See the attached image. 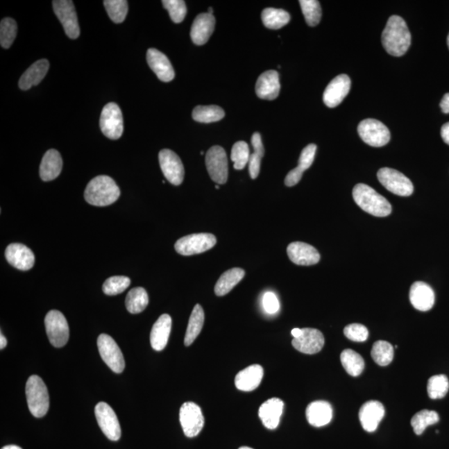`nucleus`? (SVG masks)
<instances>
[{
  "instance_id": "obj_1",
  "label": "nucleus",
  "mask_w": 449,
  "mask_h": 449,
  "mask_svg": "<svg viewBox=\"0 0 449 449\" xmlns=\"http://www.w3.org/2000/svg\"><path fill=\"white\" fill-rule=\"evenodd\" d=\"M382 43L386 51L394 57H401L408 51L411 44V33L401 17H390L382 35Z\"/></svg>"
},
{
  "instance_id": "obj_2",
  "label": "nucleus",
  "mask_w": 449,
  "mask_h": 449,
  "mask_svg": "<svg viewBox=\"0 0 449 449\" xmlns=\"http://www.w3.org/2000/svg\"><path fill=\"white\" fill-rule=\"evenodd\" d=\"M119 196V186L108 176H99L91 180L85 192L87 203L96 207H106L115 203Z\"/></svg>"
},
{
  "instance_id": "obj_3",
  "label": "nucleus",
  "mask_w": 449,
  "mask_h": 449,
  "mask_svg": "<svg viewBox=\"0 0 449 449\" xmlns=\"http://www.w3.org/2000/svg\"><path fill=\"white\" fill-rule=\"evenodd\" d=\"M353 197L356 204L363 211L373 216L384 217L392 212L391 204L389 201L366 184L356 185Z\"/></svg>"
},
{
  "instance_id": "obj_4",
  "label": "nucleus",
  "mask_w": 449,
  "mask_h": 449,
  "mask_svg": "<svg viewBox=\"0 0 449 449\" xmlns=\"http://www.w3.org/2000/svg\"><path fill=\"white\" fill-rule=\"evenodd\" d=\"M27 403L29 411L35 418L45 416L49 409V396L44 382L40 376L32 375L26 383Z\"/></svg>"
},
{
  "instance_id": "obj_5",
  "label": "nucleus",
  "mask_w": 449,
  "mask_h": 449,
  "mask_svg": "<svg viewBox=\"0 0 449 449\" xmlns=\"http://www.w3.org/2000/svg\"><path fill=\"white\" fill-rule=\"evenodd\" d=\"M49 341L54 347H64L69 341V327L65 316L58 310H51L44 320Z\"/></svg>"
},
{
  "instance_id": "obj_6",
  "label": "nucleus",
  "mask_w": 449,
  "mask_h": 449,
  "mask_svg": "<svg viewBox=\"0 0 449 449\" xmlns=\"http://www.w3.org/2000/svg\"><path fill=\"white\" fill-rule=\"evenodd\" d=\"M217 244V238L211 233L188 235L176 242L175 249L183 255H193L205 253Z\"/></svg>"
},
{
  "instance_id": "obj_7",
  "label": "nucleus",
  "mask_w": 449,
  "mask_h": 449,
  "mask_svg": "<svg viewBox=\"0 0 449 449\" xmlns=\"http://www.w3.org/2000/svg\"><path fill=\"white\" fill-rule=\"evenodd\" d=\"M101 131L112 140L119 139L124 133V117L119 105L109 103L100 117Z\"/></svg>"
},
{
  "instance_id": "obj_8",
  "label": "nucleus",
  "mask_w": 449,
  "mask_h": 449,
  "mask_svg": "<svg viewBox=\"0 0 449 449\" xmlns=\"http://www.w3.org/2000/svg\"><path fill=\"white\" fill-rule=\"evenodd\" d=\"M377 177L380 183L393 194L400 196H409L413 194L412 182L400 171L384 167L378 171Z\"/></svg>"
},
{
  "instance_id": "obj_9",
  "label": "nucleus",
  "mask_w": 449,
  "mask_h": 449,
  "mask_svg": "<svg viewBox=\"0 0 449 449\" xmlns=\"http://www.w3.org/2000/svg\"><path fill=\"white\" fill-rule=\"evenodd\" d=\"M359 135L365 144L380 148L385 146L390 140V132L387 127L381 121L368 119L363 120L359 124Z\"/></svg>"
},
{
  "instance_id": "obj_10",
  "label": "nucleus",
  "mask_w": 449,
  "mask_h": 449,
  "mask_svg": "<svg viewBox=\"0 0 449 449\" xmlns=\"http://www.w3.org/2000/svg\"><path fill=\"white\" fill-rule=\"evenodd\" d=\"M205 166L210 177L217 184H225L228 178V162L226 151L214 146L205 155Z\"/></svg>"
},
{
  "instance_id": "obj_11",
  "label": "nucleus",
  "mask_w": 449,
  "mask_h": 449,
  "mask_svg": "<svg viewBox=\"0 0 449 449\" xmlns=\"http://www.w3.org/2000/svg\"><path fill=\"white\" fill-rule=\"evenodd\" d=\"M53 11L65 28L67 36L76 40L81 35L76 10L71 0H54Z\"/></svg>"
},
{
  "instance_id": "obj_12",
  "label": "nucleus",
  "mask_w": 449,
  "mask_h": 449,
  "mask_svg": "<svg viewBox=\"0 0 449 449\" xmlns=\"http://www.w3.org/2000/svg\"><path fill=\"white\" fill-rule=\"evenodd\" d=\"M180 423L185 435L194 438L204 427V416L200 407L194 403H185L180 409Z\"/></svg>"
},
{
  "instance_id": "obj_13",
  "label": "nucleus",
  "mask_w": 449,
  "mask_h": 449,
  "mask_svg": "<svg viewBox=\"0 0 449 449\" xmlns=\"http://www.w3.org/2000/svg\"><path fill=\"white\" fill-rule=\"evenodd\" d=\"M98 347L101 357L113 372L120 373L124 371V355L115 339L106 334H100Z\"/></svg>"
},
{
  "instance_id": "obj_14",
  "label": "nucleus",
  "mask_w": 449,
  "mask_h": 449,
  "mask_svg": "<svg viewBox=\"0 0 449 449\" xmlns=\"http://www.w3.org/2000/svg\"><path fill=\"white\" fill-rule=\"evenodd\" d=\"M95 416L100 429L108 439L117 441L121 437V427L117 415L106 403L101 402L95 407Z\"/></svg>"
},
{
  "instance_id": "obj_15",
  "label": "nucleus",
  "mask_w": 449,
  "mask_h": 449,
  "mask_svg": "<svg viewBox=\"0 0 449 449\" xmlns=\"http://www.w3.org/2000/svg\"><path fill=\"white\" fill-rule=\"evenodd\" d=\"M162 173L169 182L175 186H179L184 180V167L180 158L173 151L163 149L159 153Z\"/></svg>"
},
{
  "instance_id": "obj_16",
  "label": "nucleus",
  "mask_w": 449,
  "mask_h": 449,
  "mask_svg": "<svg viewBox=\"0 0 449 449\" xmlns=\"http://www.w3.org/2000/svg\"><path fill=\"white\" fill-rule=\"evenodd\" d=\"M350 87L351 81L348 75L341 74L335 77L327 86L323 95L326 106L331 108L339 106L349 94Z\"/></svg>"
},
{
  "instance_id": "obj_17",
  "label": "nucleus",
  "mask_w": 449,
  "mask_h": 449,
  "mask_svg": "<svg viewBox=\"0 0 449 449\" xmlns=\"http://www.w3.org/2000/svg\"><path fill=\"white\" fill-rule=\"evenodd\" d=\"M325 345L324 335L320 330L312 328L302 329L300 337L294 338L292 346L298 351L306 355L317 354Z\"/></svg>"
},
{
  "instance_id": "obj_18",
  "label": "nucleus",
  "mask_w": 449,
  "mask_h": 449,
  "mask_svg": "<svg viewBox=\"0 0 449 449\" xmlns=\"http://www.w3.org/2000/svg\"><path fill=\"white\" fill-rule=\"evenodd\" d=\"M289 260L298 266L316 265L321 260V255L314 246L304 242H292L287 247Z\"/></svg>"
},
{
  "instance_id": "obj_19",
  "label": "nucleus",
  "mask_w": 449,
  "mask_h": 449,
  "mask_svg": "<svg viewBox=\"0 0 449 449\" xmlns=\"http://www.w3.org/2000/svg\"><path fill=\"white\" fill-rule=\"evenodd\" d=\"M6 257L11 266L20 271H28L35 265V257L26 246L12 243L6 251Z\"/></svg>"
},
{
  "instance_id": "obj_20",
  "label": "nucleus",
  "mask_w": 449,
  "mask_h": 449,
  "mask_svg": "<svg viewBox=\"0 0 449 449\" xmlns=\"http://www.w3.org/2000/svg\"><path fill=\"white\" fill-rule=\"evenodd\" d=\"M146 60L151 69L161 81L169 83L173 81L175 77L173 67L164 53L156 49H149L146 53Z\"/></svg>"
},
{
  "instance_id": "obj_21",
  "label": "nucleus",
  "mask_w": 449,
  "mask_h": 449,
  "mask_svg": "<svg viewBox=\"0 0 449 449\" xmlns=\"http://www.w3.org/2000/svg\"><path fill=\"white\" fill-rule=\"evenodd\" d=\"M385 414L384 405L380 402L371 400L361 407L359 417L361 425L365 431L372 433L377 430Z\"/></svg>"
},
{
  "instance_id": "obj_22",
  "label": "nucleus",
  "mask_w": 449,
  "mask_h": 449,
  "mask_svg": "<svg viewBox=\"0 0 449 449\" xmlns=\"http://www.w3.org/2000/svg\"><path fill=\"white\" fill-rule=\"evenodd\" d=\"M409 300L415 309L427 312L434 307L435 295L429 285L417 281L410 288Z\"/></svg>"
},
{
  "instance_id": "obj_23",
  "label": "nucleus",
  "mask_w": 449,
  "mask_h": 449,
  "mask_svg": "<svg viewBox=\"0 0 449 449\" xmlns=\"http://www.w3.org/2000/svg\"><path fill=\"white\" fill-rule=\"evenodd\" d=\"M215 24V17L209 12H204L197 16L191 29L193 43L196 45H203L207 43L212 35Z\"/></svg>"
},
{
  "instance_id": "obj_24",
  "label": "nucleus",
  "mask_w": 449,
  "mask_h": 449,
  "mask_svg": "<svg viewBox=\"0 0 449 449\" xmlns=\"http://www.w3.org/2000/svg\"><path fill=\"white\" fill-rule=\"evenodd\" d=\"M280 90L279 74L275 70L262 74L255 85V92L262 99L274 100L279 96Z\"/></svg>"
},
{
  "instance_id": "obj_25",
  "label": "nucleus",
  "mask_w": 449,
  "mask_h": 449,
  "mask_svg": "<svg viewBox=\"0 0 449 449\" xmlns=\"http://www.w3.org/2000/svg\"><path fill=\"white\" fill-rule=\"evenodd\" d=\"M263 376L264 369L261 365H251L237 373L235 379V384L242 391H253L261 384Z\"/></svg>"
},
{
  "instance_id": "obj_26",
  "label": "nucleus",
  "mask_w": 449,
  "mask_h": 449,
  "mask_svg": "<svg viewBox=\"0 0 449 449\" xmlns=\"http://www.w3.org/2000/svg\"><path fill=\"white\" fill-rule=\"evenodd\" d=\"M284 403L278 398H272L260 407L259 417L268 430H275L278 427L282 415Z\"/></svg>"
},
{
  "instance_id": "obj_27",
  "label": "nucleus",
  "mask_w": 449,
  "mask_h": 449,
  "mask_svg": "<svg viewBox=\"0 0 449 449\" xmlns=\"http://www.w3.org/2000/svg\"><path fill=\"white\" fill-rule=\"evenodd\" d=\"M171 330V318L164 314L158 318L150 334L151 346L157 351L164 350L169 342Z\"/></svg>"
},
{
  "instance_id": "obj_28",
  "label": "nucleus",
  "mask_w": 449,
  "mask_h": 449,
  "mask_svg": "<svg viewBox=\"0 0 449 449\" xmlns=\"http://www.w3.org/2000/svg\"><path fill=\"white\" fill-rule=\"evenodd\" d=\"M333 417L332 407L326 401H314L306 409V418L310 425L323 427L328 425Z\"/></svg>"
},
{
  "instance_id": "obj_29",
  "label": "nucleus",
  "mask_w": 449,
  "mask_h": 449,
  "mask_svg": "<svg viewBox=\"0 0 449 449\" xmlns=\"http://www.w3.org/2000/svg\"><path fill=\"white\" fill-rule=\"evenodd\" d=\"M49 69V62L47 60L35 62L21 76L19 81V89L28 90L33 86L39 85L47 74Z\"/></svg>"
},
{
  "instance_id": "obj_30",
  "label": "nucleus",
  "mask_w": 449,
  "mask_h": 449,
  "mask_svg": "<svg viewBox=\"0 0 449 449\" xmlns=\"http://www.w3.org/2000/svg\"><path fill=\"white\" fill-rule=\"evenodd\" d=\"M62 159L60 153L56 149H50L46 152L42 159L40 175L44 182L56 179L61 173Z\"/></svg>"
},
{
  "instance_id": "obj_31",
  "label": "nucleus",
  "mask_w": 449,
  "mask_h": 449,
  "mask_svg": "<svg viewBox=\"0 0 449 449\" xmlns=\"http://www.w3.org/2000/svg\"><path fill=\"white\" fill-rule=\"evenodd\" d=\"M245 271L241 268H233L226 271L218 280L215 293L217 296H223L228 294L240 281L244 278Z\"/></svg>"
},
{
  "instance_id": "obj_32",
  "label": "nucleus",
  "mask_w": 449,
  "mask_h": 449,
  "mask_svg": "<svg viewBox=\"0 0 449 449\" xmlns=\"http://www.w3.org/2000/svg\"><path fill=\"white\" fill-rule=\"evenodd\" d=\"M205 314L203 307L198 304L193 309L190 319H189L186 335H185V346H190L198 337L203 328Z\"/></svg>"
},
{
  "instance_id": "obj_33",
  "label": "nucleus",
  "mask_w": 449,
  "mask_h": 449,
  "mask_svg": "<svg viewBox=\"0 0 449 449\" xmlns=\"http://www.w3.org/2000/svg\"><path fill=\"white\" fill-rule=\"evenodd\" d=\"M149 298L146 289L142 287L133 288L126 297V307L131 314H139L146 308Z\"/></svg>"
},
{
  "instance_id": "obj_34",
  "label": "nucleus",
  "mask_w": 449,
  "mask_h": 449,
  "mask_svg": "<svg viewBox=\"0 0 449 449\" xmlns=\"http://www.w3.org/2000/svg\"><path fill=\"white\" fill-rule=\"evenodd\" d=\"M262 22L268 28L279 29L287 25L291 20L289 12L278 8H268L262 15Z\"/></svg>"
},
{
  "instance_id": "obj_35",
  "label": "nucleus",
  "mask_w": 449,
  "mask_h": 449,
  "mask_svg": "<svg viewBox=\"0 0 449 449\" xmlns=\"http://www.w3.org/2000/svg\"><path fill=\"white\" fill-rule=\"evenodd\" d=\"M341 360L344 368L351 376L357 377L364 371V361L357 352L352 350H344L341 355Z\"/></svg>"
},
{
  "instance_id": "obj_36",
  "label": "nucleus",
  "mask_w": 449,
  "mask_h": 449,
  "mask_svg": "<svg viewBox=\"0 0 449 449\" xmlns=\"http://www.w3.org/2000/svg\"><path fill=\"white\" fill-rule=\"evenodd\" d=\"M225 112L223 109L218 106H197L192 112V117L198 123L211 124L215 123L223 119Z\"/></svg>"
},
{
  "instance_id": "obj_37",
  "label": "nucleus",
  "mask_w": 449,
  "mask_h": 449,
  "mask_svg": "<svg viewBox=\"0 0 449 449\" xmlns=\"http://www.w3.org/2000/svg\"><path fill=\"white\" fill-rule=\"evenodd\" d=\"M439 421V415L435 411L423 409L419 411L411 419L414 433L421 435L423 432L430 425H435Z\"/></svg>"
},
{
  "instance_id": "obj_38",
  "label": "nucleus",
  "mask_w": 449,
  "mask_h": 449,
  "mask_svg": "<svg viewBox=\"0 0 449 449\" xmlns=\"http://www.w3.org/2000/svg\"><path fill=\"white\" fill-rule=\"evenodd\" d=\"M371 356L375 362L380 366H386L393 359V347L387 341H379L373 344Z\"/></svg>"
},
{
  "instance_id": "obj_39",
  "label": "nucleus",
  "mask_w": 449,
  "mask_h": 449,
  "mask_svg": "<svg viewBox=\"0 0 449 449\" xmlns=\"http://www.w3.org/2000/svg\"><path fill=\"white\" fill-rule=\"evenodd\" d=\"M105 8L109 18L116 24L123 23L128 12V3L126 0H105Z\"/></svg>"
},
{
  "instance_id": "obj_40",
  "label": "nucleus",
  "mask_w": 449,
  "mask_h": 449,
  "mask_svg": "<svg viewBox=\"0 0 449 449\" xmlns=\"http://www.w3.org/2000/svg\"><path fill=\"white\" fill-rule=\"evenodd\" d=\"M299 3L306 23L310 26H316L321 22L322 16L320 2L316 0H300Z\"/></svg>"
},
{
  "instance_id": "obj_41",
  "label": "nucleus",
  "mask_w": 449,
  "mask_h": 449,
  "mask_svg": "<svg viewBox=\"0 0 449 449\" xmlns=\"http://www.w3.org/2000/svg\"><path fill=\"white\" fill-rule=\"evenodd\" d=\"M427 394L430 398L437 400L446 396L449 389V381L448 377L444 375H439L431 377L427 382Z\"/></svg>"
},
{
  "instance_id": "obj_42",
  "label": "nucleus",
  "mask_w": 449,
  "mask_h": 449,
  "mask_svg": "<svg viewBox=\"0 0 449 449\" xmlns=\"http://www.w3.org/2000/svg\"><path fill=\"white\" fill-rule=\"evenodd\" d=\"M17 24L15 19L6 18L0 24V44L3 49H10L17 35Z\"/></svg>"
},
{
  "instance_id": "obj_43",
  "label": "nucleus",
  "mask_w": 449,
  "mask_h": 449,
  "mask_svg": "<svg viewBox=\"0 0 449 449\" xmlns=\"http://www.w3.org/2000/svg\"><path fill=\"white\" fill-rule=\"evenodd\" d=\"M250 149L246 142H237L234 144L232 150V160L234 162V169L242 170L248 164L250 160Z\"/></svg>"
},
{
  "instance_id": "obj_44",
  "label": "nucleus",
  "mask_w": 449,
  "mask_h": 449,
  "mask_svg": "<svg viewBox=\"0 0 449 449\" xmlns=\"http://www.w3.org/2000/svg\"><path fill=\"white\" fill-rule=\"evenodd\" d=\"M131 280L127 276H112L105 281L103 291L108 296H116L129 287Z\"/></svg>"
},
{
  "instance_id": "obj_45",
  "label": "nucleus",
  "mask_w": 449,
  "mask_h": 449,
  "mask_svg": "<svg viewBox=\"0 0 449 449\" xmlns=\"http://www.w3.org/2000/svg\"><path fill=\"white\" fill-rule=\"evenodd\" d=\"M163 7L169 11L171 20L176 24L182 23L187 15V6L183 0H164Z\"/></svg>"
},
{
  "instance_id": "obj_46",
  "label": "nucleus",
  "mask_w": 449,
  "mask_h": 449,
  "mask_svg": "<svg viewBox=\"0 0 449 449\" xmlns=\"http://www.w3.org/2000/svg\"><path fill=\"white\" fill-rule=\"evenodd\" d=\"M346 337L355 342H364L368 337V331L366 327L360 324H351L347 325L344 330Z\"/></svg>"
},
{
  "instance_id": "obj_47",
  "label": "nucleus",
  "mask_w": 449,
  "mask_h": 449,
  "mask_svg": "<svg viewBox=\"0 0 449 449\" xmlns=\"http://www.w3.org/2000/svg\"><path fill=\"white\" fill-rule=\"evenodd\" d=\"M316 150L317 146L316 144H310L307 146H305V148L302 150L299 158V166L298 167H300V169L304 171L310 169L314 160Z\"/></svg>"
},
{
  "instance_id": "obj_48",
  "label": "nucleus",
  "mask_w": 449,
  "mask_h": 449,
  "mask_svg": "<svg viewBox=\"0 0 449 449\" xmlns=\"http://www.w3.org/2000/svg\"><path fill=\"white\" fill-rule=\"evenodd\" d=\"M263 307L268 314H276L280 309L278 298L273 292H266L263 296Z\"/></svg>"
},
{
  "instance_id": "obj_49",
  "label": "nucleus",
  "mask_w": 449,
  "mask_h": 449,
  "mask_svg": "<svg viewBox=\"0 0 449 449\" xmlns=\"http://www.w3.org/2000/svg\"><path fill=\"white\" fill-rule=\"evenodd\" d=\"M262 157L259 154L253 153L251 154L249 160V171L251 178L253 179L257 178L260 170H261V162Z\"/></svg>"
},
{
  "instance_id": "obj_50",
  "label": "nucleus",
  "mask_w": 449,
  "mask_h": 449,
  "mask_svg": "<svg viewBox=\"0 0 449 449\" xmlns=\"http://www.w3.org/2000/svg\"><path fill=\"white\" fill-rule=\"evenodd\" d=\"M304 171H305L301 169L300 167H296V169H294L287 174V178L285 179V184L287 185V187L296 186V185L300 182Z\"/></svg>"
},
{
  "instance_id": "obj_51",
  "label": "nucleus",
  "mask_w": 449,
  "mask_h": 449,
  "mask_svg": "<svg viewBox=\"0 0 449 449\" xmlns=\"http://www.w3.org/2000/svg\"><path fill=\"white\" fill-rule=\"evenodd\" d=\"M251 144H253L254 153L263 158L264 154H265V149H264L261 134L259 133L253 134V137H251Z\"/></svg>"
},
{
  "instance_id": "obj_52",
  "label": "nucleus",
  "mask_w": 449,
  "mask_h": 449,
  "mask_svg": "<svg viewBox=\"0 0 449 449\" xmlns=\"http://www.w3.org/2000/svg\"><path fill=\"white\" fill-rule=\"evenodd\" d=\"M443 112L449 113V92L443 96L441 103H440Z\"/></svg>"
},
{
  "instance_id": "obj_53",
  "label": "nucleus",
  "mask_w": 449,
  "mask_h": 449,
  "mask_svg": "<svg viewBox=\"0 0 449 449\" xmlns=\"http://www.w3.org/2000/svg\"><path fill=\"white\" fill-rule=\"evenodd\" d=\"M441 137L444 142L449 145V123L443 125L441 128Z\"/></svg>"
},
{
  "instance_id": "obj_54",
  "label": "nucleus",
  "mask_w": 449,
  "mask_h": 449,
  "mask_svg": "<svg viewBox=\"0 0 449 449\" xmlns=\"http://www.w3.org/2000/svg\"><path fill=\"white\" fill-rule=\"evenodd\" d=\"M7 346V339L3 334H0V349L3 350Z\"/></svg>"
},
{
  "instance_id": "obj_55",
  "label": "nucleus",
  "mask_w": 449,
  "mask_h": 449,
  "mask_svg": "<svg viewBox=\"0 0 449 449\" xmlns=\"http://www.w3.org/2000/svg\"><path fill=\"white\" fill-rule=\"evenodd\" d=\"M302 334V329L296 328L291 330V334L294 338L300 337Z\"/></svg>"
},
{
  "instance_id": "obj_56",
  "label": "nucleus",
  "mask_w": 449,
  "mask_h": 449,
  "mask_svg": "<svg viewBox=\"0 0 449 449\" xmlns=\"http://www.w3.org/2000/svg\"><path fill=\"white\" fill-rule=\"evenodd\" d=\"M1 449H22V448L17 446H7L6 447L2 448Z\"/></svg>"
},
{
  "instance_id": "obj_57",
  "label": "nucleus",
  "mask_w": 449,
  "mask_h": 449,
  "mask_svg": "<svg viewBox=\"0 0 449 449\" xmlns=\"http://www.w3.org/2000/svg\"><path fill=\"white\" fill-rule=\"evenodd\" d=\"M208 11H209V12H209V14L213 15V10H212V8H208Z\"/></svg>"
},
{
  "instance_id": "obj_58",
  "label": "nucleus",
  "mask_w": 449,
  "mask_h": 449,
  "mask_svg": "<svg viewBox=\"0 0 449 449\" xmlns=\"http://www.w3.org/2000/svg\"><path fill=\"white\" fill-rule=\"evenodd\" d=\"M239 449H253V448H249V447H242V448H240Z\"/></svg>"
},
{
  "instance_id": "obj_59",
  "label": "nucleus",
  "mask_w": 449,
  "mask_h": 449,
  "mask_svg": "<svg viewBox=\"0 0 449 449\" xmlns=\"http://www.w3.org/2000/svg\"><path fill=\"white\" fill-rule=\"evenodd\" d=\"M447 43H448V49H449V33H448V35Z\"/></svg>"
},
{
  "instance_id": "obj_60",
  "label": "nucleus",
  "mask_w": 449,
  "mask_h": 449,
  "mask_svg": "<svg viewBox=\"0 0 449 449\" xmlns=\"http://www.w3.org/2000/svg\"><path fill=\"white\" fill-rule=\"evenodd\" d=\"M216 188H217V189H219V188H220V187H219V186H218V185H216Z\"/></svg>"
}]
</instances>
